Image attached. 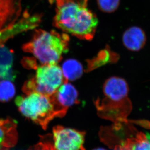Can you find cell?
<instances>
[{"instance_id":"cell-1","label":"cell","mask_w":150,"mask_h":150,"mask_svg":"<svg viewBox=\"0 0 150 150\" xmlns=\"http://www.w3.org/2000/svg\"><path fill=\"white\" fill-rule=\"evenodd\" d=\"M89 0H56L55 27L67 34L83 40L94 38L98 19L88 7Z\"/></svg>"},{"instance_id":"cell-2","label":"cell","mask_w":150,"mask_h":150,"mask_svg":"<svg viewBox=\"0 0 150 150\" xmlns=\"http://www.w3.org/2000/svg\"><path fill=\"white\" fill-rule=\"evenodd\" d=\"M103 96L95 102L98 114L115 124L127 121L133 105L128 98L129 87L125 79L119 76L108 78L103 86Z\"/></svg>"},{"instance_id":"cell-3","label":"cell","mask_w":150,"mask_h":150,"mask_svg":"<svg viewBox=\"0 0 150 150\" xmlns=\"http://www.w3.org/2000/svg\"><path fill=\"white\" fill-rule=\"evenodd\" d=\"M70 38L65 33L42 29L35 30L32 39L22 46V49L35 57L40 65L58 64L68 51Z\"/></svg>"},{"instance_id":"cell-4","label":"cell","mask_w":150,"mask_h":150,"mask_svg":"<svg viewBox=\"0 0 150 150\" xmlns=\"http://www.w3.org/2000/svg\"><path fill=\"white\" fill-rule=\"evenodd\" d=\"M15 103L22 115L43 129H46L54 118L64 117L67 113L58 107L53 95L31 93L18 97Z\"/></svg>"},{"instance_id":"cell-5","label":"cell","mask_w":150,"mask_h":150,"mask_svg":"<svg viewBox=\"0 0 150 150\" xmlns=\"http://www.w3.org/2000/svg\"><path fill=\"white\" fill-rule=\"evenodd\" d=\"M35 76L25 82L23 91L25 95L37 92L52 96L65 80L61 67L58 64L38 65Z\"/></svg>"},{"instance_id":"cell-6","label":"cell","mask_w":150,"mask_h":150,"mask_svg":"<svg viewBox=\"0 0 150 150\" xmlns=\"http://www.w3.org/2000/svg\"><path fill=\"white\" fill-rule=\"evenodd\" d=\"M53 145L56 150H84L85 133L61 126H55L53 130Z\"/></svg>"},{"instance_id":"cell-7","label":"cell","mask_w":150,"mask_h":150,"mask_svg":"<svg viewBox=\"0 0 150 150\" xmlns=\"http://www.w3.org/2000/svg\"><path fill=\"white\" fill-rule=\"evenodd\" d=\"M22 9V0H0V33L17 23Z\"/></svg>"},{"instance_id":"cell-8","label":"cell","mask_w":150,"mask_h":150,"mask_svg":"<svg viewBox=\"0 0 150 150\" xmlns=\"http://www.w3.org/2000/svg\"><path fill=\"white\" fill-rule=\"evenodd\" d=\"M17 125L11 118L0 117V150H10L17 143Z\"/></svg>"},{"instance_id":"cell-9","label":"cell","mask_w":150,"mask_h":150,"mask_svg":"<svg viewBox=\"0 0 150 150\" xmlns=\"http://www.w3.org/2000/svg\"><path fill=\"white\" fill-rule=\"evenodd\" d=\"M59 108L67 112L68 109L79 103V94L74 85L65 81L53 95Z\"/></svg>"},{"instance_id":"cell-10","label":"cell","mask_w":150,"mask_h":150,"mask_svg":"<svg viewBox=\"0 0 150 150\" xmlns=\"http://www.w3.org/2000/svg\"><path fill=\"white\" fill-rule=\"evenodd\" d=\"M122 39L123 44L127 49L132 52H138L146 45L147 36L142 28L133 26L124 31Z\"/></svg>"},{"instance_id":"cell-11","label":"cell","mask_w":150,"mask_h":150,"mask_svg":"<svg viewBox=\"0 0 150 150\" xmlns=\"http://www.w3.org/2000/svg\"><path fill=\"white\" fill-rule=\"evenodd\" d=\"M13 53L3 45L0 46V81H13Z\"/></svg>"},{"instance_id":"cell-12","label":"cell","mask_w":150,"mask_h":150,"mask_svg":"<svg viewBox=\"0 0 150 150\" xmlns=\"http://www.w3.org/2000/svg\"><path fill=\"white\" fill-rule=\"evenodd\" d=\"M61 68L64 79L67 81L79 79L83 72L82 64L75 59H68L64 61Z\"/></svg>"},{"instance_id":"cell-13","label":"cell","mask_w":150,"mask_h":150,"mask_svg":"<svg viewBox=\"0 0 150 150\" xmlns=\"http://www.w3.org/2000/svg\"><path fill=\"white\" fill-rule=\"evenodd\" d=\"M15 92V86L10 81H0V102L10 101L14 97Z\"/></svg>"},{"instance_id":"cell-14","label":"cell","mask_w":150,"mask_h":150,"mask_svg":"<svg viewBox=\"0 0 150 150\" xmlns=\"http://www.w3.org/2000/svg\"><path fill=\"white\" fill-rule=\"evenodd\" d=\"M25 30V27L22 23L18 22L12 28L4 31L0 33V46L4 45L9 39H11L14 36L20 32Z\"/></svg>"},{"instance_id":"cell-15","label":"cell","mask_w":150,"mask_h":150,"mask_svg":"<svg viewBox=\"0 0 150 150\" xmlns=\"http://www.w3.org/2000/svg\"><path fill=\"white\" fill-rule=\"evenodd\" d=\"M98 8L105 13H112L118 9L120 0H97Z\"/></svg>"},{"instance_id":"cell-16","label":"cell","mask_w":150,"mask_h":150,"mask_svg":"<svg viewBox=\"0 0 150 150\" xmlns=\"http://www.w3.org/2000/svg\"><path fill=\"white\" fill-rule=\"evenodd\" d=\"M48 137L42 138L39 143L31 147L28 150H56L54 147L53 143L51 142Z\"/></svg>"},{"instance_id":"cell-17","label":"cell","mask_w":150,"mask_h":150,"mask_svg":"<svg viewBox=\"0 0 150 150\" xmlns=\"http://www.w3.org/2000/svg\"><path fill=\"white\" fill-rule=\"evenodd\" d=\"M56 0H48V1L51 3V4H53L54 2H56Z\"/></svg>"},{"instance_id":"cell-18","label":"cell","mask_w":150,"mask_h":150,"mask_svg":"<svg viewBox=\"0 0 150 150\" xmlns=\"http://www.w3.org/2000/svg\"><path fill=\"white\" fill-rule=\"evenodd\" d=\"M114 150H120V148L118 147V146L117 145L115 146V149H114Z\"/></svg>"},{"instance_id":"cell-19","label":"cell","mask_w":150,"mask_h":150,"mask_svg":"<svg viewBox=\"0 0 150 150\" xmlns=\"http://www.w3.org/2000/svg\"><path fill=\"white\" fill-rule=\"evenodd\" d=\"M93 150H106L105 149H103V148H97V149H94Z\"/></svg>"}]
</instances>
